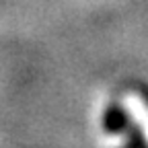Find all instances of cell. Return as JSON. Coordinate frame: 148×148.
<instances>
[{"label": "cell", "mask_w": 148, "mask_h": 148, "mask_svg": "<svg viewBox=\"0 0 148 148\" xmlns=\"http://www.w3.org/2000/svg\"><path fill=\"white\" fill-rule=\"evenodd\" d=\"M127 107H130V111H132L134 119L142 125L144 136H146V140H148V109L144 107V103H142L138 97H130V99H127Z\"/></svg>", "instance_id": "obj_1"}]
</instances>
